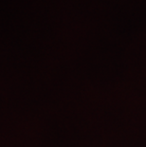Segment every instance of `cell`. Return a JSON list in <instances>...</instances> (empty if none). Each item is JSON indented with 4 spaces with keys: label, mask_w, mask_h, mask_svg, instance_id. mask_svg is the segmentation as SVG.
<instances>
[]
</instances>
